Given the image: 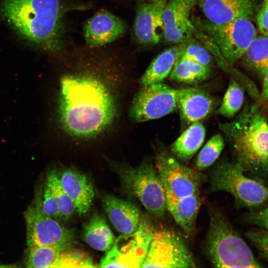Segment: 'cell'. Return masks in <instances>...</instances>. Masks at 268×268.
Returning a JSON list of instances; mask_svg holds the SVG:
<instances>
[{"mask_svg": "<svg viewBox=\"0 0 268 268\" xmlns=\"http://www.w3.org/2000/svg\"><path fill=\"white\" fill-rule=\"evenodd\" d=\"M101 201L105 212L118 232L129 235L137 230L142 216L136 204L110 194L102 195Z\"/></svg>", "mask_w": 268, "mask_h": 268, "instance_id": "obj_17", "label": "cell"}, {"mask_svg": "<svg viewBox=\"0 0 268 268\" xmlns=\"http://www.w3.org/2000/svg\"><path fill=\"white\" fill-rule=\"evenodd\" d=\"M167 0L138 1L133 25L135 41L143 46L157 44L163 39V11Z\"/></svg>", "mask_w": 268, "mask_h": 268, "instance_id": "obj_14", "label": "cell"}, {"mask_svg": "<svg viewBox=\"0 0 268 268\" xmlns=\"http://www.w3.org/2000/svg\"><path fill=\"white\" fill-rule=\"evenodd\" d=\"M244 99V89L237 80L231 78L216 113L232 118L241 109Z\"/></svg>", "mask_w": 268, "mask_h": 268, "instance_id": "obj_26", "label": "cell"}, {"mask_svg": "<svg viewBox=\"0 0 268 268\" xmlns=\"http://www.w3.org/2000/svg\"><path fill=\"white\" fill-rule=\"evenodd\" d=\"M42 198L40 197V205L43 212L48 216L57 219L60 218L59 210L56 197L50 186L45 182Z\"/></svg>", "mask_w": 268, "mask_h": 268, "instance_id": "obj_33", "label": "cell"}, {"mask_svg": "<svg viewBox=\"0 0 268 268\" xmlns=\"http://www.w3.org/2000/svg\"><path fill=\"white\" fill-rule=\"evenodd\" d=\"M246 220L257 227L268 231V206L265 208L252 210L247 215Z\"/></svg>", "mask_w": 268, "mask_h": 268, "instance_id": "obj_34", "label": "cell"}, {"mask_svg": "<svg viewBox=\"0 0 268 268\" xmlns=\"http://www.w3.org/2000/svg\"><path fill=\"white\" fill-rule=\"evenodd\" d=\"M257 20L259 30L263 35L268 36V0L259 10Z\"/></svg>", "mask_w": 268, "mask_h": 268, "instance_id": "obj_35", "label": "cell"}, {"mask_svg": "<svg viewBox=\"0 0 268 268\" xmlns=\"http://www.w3.org/2000/svg\"><path fill=\"white\" fill-rule=\"evenodd\" d=\"M196 265L183 238L173 231L161 228L154 230L141 268H194Z\"/></svg>", "mask_w": 268, "mask_h": 268, "instance_id": "obj_9", "label": "cell"}, {"mask_svg": "<svg viewBox=\"0 0 268 268\" xmlns=\"http://www.w3.org/2000/svg\"><path fill=\"white\" fill-rule=\"evenodd\" d=\"M211 192L230 193L241 206L255 210L268 204V186L248 176L234 162L221 161L210 174Z\"/></svg>", "mask_w": 268, "mask_h": 268, "instance_id": "obj_7", "label": "cell"}, {"mask_svg": "<svg viewBox=\"0 0 268 268\" xmlns=\"http://www.w3.org/2000/svg\"><path fill=\"white\" fill-rule=\"evenodd\" d=\"M209 229L206 248L210 262L217 268H262L252 251L213 206L208 207Z\"/></svg>", "mask_w": 268, "mask_h": 268, "instance_id": "obj_4", "label": "cell"}, {"mask_svg": "<svg viewBox=\"0 0 268 268\" xmlns=\"http://www.w3.org/2000/svg\"><path fill=\"white\" fill-rule=\"evenodd\" d=\"M238 164L248 176L268 186V120L257 103L245 104L232 121L220 123Z\"/></svg>", "mask_w": 268, "mask_h": 268, "instance_id": "obj_3", "label": "cell"}, {"mask_svg": "<svg viewBox=\"0 0 268 268\" xmlns=\"http://www.w3.org/2000/svg\"><path fill=\"white\" fill-rule=\"evenodd\" d=\"M197 0H167L163 11V39L174 45L188 41L197 30L191 17Z\"/></svg>", "mask_w": 268, "mask_h": 268, "instance_id": "obj_13", "label": "cell"}, {"mask_svg": "<svg viewBox=\"0 0 268 268\" xmlns=\"http://www.w3.org/2000/svg\"><path fill=\"white\" fill-rule=\"evenodd\" d=\"M246 236L261 257L268 262V231L257 227L248 231Z\"/></svg>", "mask_w": 268, "mask_h": 268, "instance_id": "obj_32", "label": "cell"}, {"mask_svg": "<svg viewBox=\"0 0 268 268\" xmlns=\"http://www.w3.org/2000/svg\"><path fill=\"white\" fill-rule=\"evenodd\" d=\"M216 104L215 98L204 90L192 87L178 89V109L183 125L188 127L204 120Z\"/></svg>", "mask_w": 268, "mask_h": 268, "instance_id": "obj_16", "label": "cell"}, {"mask_svg": "<svg viewBox=\"0 0 268 268\" xmlns=\"http://www.w3.org/2000/svg\"><path fill=\"white\" fill-rule=\"evenodd\" d=\"M155 168L165 195L180 198L199 193L202 175L182 164L172 154L164 149L159 150Z\"/></svg>", "mask_w": 268, "mask_h": 268, "instance_id": "obj_11", "label": "cell"}, {"mask_svg": "<svg viewBox=\"0 0 268 268\" xmlns=\"http://www.w3.org/2000/svg\"><path fill=\"white\" fill-rule=\"evenodd\" d=\"M211 73V68L180 57L176 62L169 77L176 82L194 84L206 80Z\"/></svg>", "mask_w": 268, "mask_h": 268, "instance_id": "obj_24", "label": "cell"}, {"mask_svg": "<svg viewBox=\"0 0 268 268\" xmlns=\"http://www.w3.org/2000/svg\"><path fill=\"white\" fill-rule=\"evenodd\" d=\"M125 22L112 13L101 10L84 24L83 36L88 47L95 48L110 43L126 32Z\"/></svg>", "mask_w": 268, "mask_h": 268, "instance_id": "obj_15", "label": "cell"}, {"mask_svg": "<svg viewBox=\"0 0 268 268\" xmlns=\"http://www.w3.org/2000/svg\"><path fill=\"white\" fill-rule=\"evenodd\" d=\"M205 19L216 24L251 17L254 10L253 0H197Z\"/></svg>", "mask_w": 268, "mask_h": 268, "instance_id": "obj_19", "label": "cell"}, {"mask_svg": "<svg viewBox=\"0 0 268 268\" xmlns=\"http://www.w3.org/2000/svg\"><path fill=\"white\" fill-rule=\"evenodd\" d=\"M58 172L61 185L73 201L80 215L86 214L94 197L93 185L88 177L73 168H66Z\"/></svg>", "mask_w": 268, "mask_h": 268, "instance_id": "obj_18", "label": "cell"}, {"mask_svg": "<svg viewBox=\"0 0 268 268\" xmlns=\"http://www.w3.org/2000/svg\"><path fill=\"white\" fill-rule=\"evenodd\" d=\"M178 89L162 82L144 86L135 94L129 110L137 123L163 117L178 109Z\"/></svg>", "mask_w": 268, "mask_h": 268, "instance_id": "obj_10", "label": "cell"}, {"mask_svg": "<svg viewBox=\"0 0 268 268\" xmlns=\"http://www.w3.org/2000/svg\"><path fill=\"white\" fill-rule=\"evenodd\" d=\"M224 147V140L220 134L213 135L203 145L196 161L198 170H203L211 165L218 158Z\"/></svg>", "mask_w": 268, "mask_h": 268, "instance_id": "obj_30", "label": "cell"}, {"mask_svg": "<svg viewBox=\"0 0 268 268\" xmlns=\"http://www.w3.org/2000/svg\"><path fill=\"white\" fill-rule=\"evenodd\" d=\"M137 0V1H157V0Z\"/></svg>", "mask_w": 268, "mask_h": 268, "instance_id": "obj_37", "label": "cell"}, {"mask_svg": "<svg viewBox=\"0 0 268 268\" xmlns=\"http://www.w3.org/2000/svg\"><path fill=\"white\" fill-rule=\"evenodd\" d=\"M2 14L22 37L48 53L60 54L65 47L60 0H4Z\"/></svg>", "mask_w": 268, "mask_h": 268, "instance_id": "obj_2", "label": "cell"}, {"mask_svg": "<svg viewBox=\"0 0 268 268\" xmlns=\"http://www.w3.org/2000/svg\"><path fill=\"white\" fill-rule=\"evenodd\" d=\"M83 239L90 247L100 251H108L116 241L105 218L97 213L84 224Z\"/></svg>", "mask_w": 268, "mask_h": 268, "instance_id": "obj_23", "label": "cell"}, {"mask_svg": "<svg viewBox=\"0 0 268 268\" xmlns=\"http://www.w3.org/2000/svg\"><path fill=\"white\" fill-rule=\"evenodd\" d=\"M165 199L166 207L176 223L186 235L192 236L201 203L199 193L180 198L165 195Z\"/></svg>", "mask_w": 268, "mask_h": 268, "instance_id": "obj_20", "label": "cell"}, {"mask_svg": "<svg viewBox=\"0 0 268 268\" xmlns=\"http://www.w3.org/2000/svg\"><path fill=\"white\" fill-rule=\"evenodd\" d=\"M58 114L61 125L68 134L88 138L111 125L116 106L112 94L101 81L68 74L61 79Z\"/></svg>", "mask_w": 268, "mask_h": 268, "instance_id": "obj_1", "label": "cell"}, {"mask_svg": "<svg viewBox=\"0 0 268 268\" xmlns=\"http://www.w3.org/2000/svg\"><path fill=\"white\" fill-rule=\"evenodd\" d=\"M26 229L27 247L70 243L74 232L60 224L57 219L45 214L41 210L40 196L24 212Z\"/></svg>", "mask_w": 268, "mask_h": 268, "instance_id": "obj_12", "label": "cell"}, {"mask_svg": "<svg viewBox=\"0 0 268 268\" xmlns=\"http://www.w3.org/2000/svg\"><path fill=\"white\" fill-rule=\"evenodd\" d=\"M154 229L150 222L142 217L137 230L116 240L113 247L101 259L102 268H139L143 263Z\"/></svg>", "mask_w": 268, "mask_h": 268, "instance_id": "obj_8", "label": "cell"}, {"mask_svg": "<svg viewBox=\"0 0 268 268\" xmlns=\"http://www.w3.org/2000/svg\"><path fill=\"white\" fill-rule=\"evenodd\" d=\"M180 58L192 61L211 69L215 63L214 58L209 51L196 42L194 39L188 41Z\"/></svg>", "mask_w": 268, "mask_h": 268, "instance_id": "obj_31", "label": "cell"}, {"mask_svg": "<svg viewBox=\"0 0 268 268\" xmlns=\"http://www.w3.org/2000/svg\"><path fill=\"white\" fill-rule=\"evenodd\" d=\"M263 76V85L261 96L263 100L268 101V67L261 73Z\"/></svg>", "mask_w": 268, "mask_h": 268, "instance_id": "obj_36", "label": "cell"}, {"mask_svg": "<svg viewBox=\"0 0 268 268\" xmlns=\"http://www.w3.org/2000/svg\"><path fill=\"white\" fill-rule=\"evenodd\" d=\"M205 136V129L201 123L192 124L171 144L172 154L178 160L188 161L201 147Z\"/></svg>", "mask_w": 268, "mask_h": 268, "instance_id": "obj_22", "label": "cell"}, {"mask_svg": "<svg viewBox=\"0 0 268 268\" xmlns=\"http://www.w3.org/2000/svg\"><path fill=\"white\" fill-rule=\"evenodd\" d=\"M70 243L27 247L25 251L24 263L26 268H50L58 255Z\"/></svg>", "mask_w": 268, "mask_h": 268, "instance_id": "obj_25", "label": "cell"}, {"mask_svg": "<svg viewBox=\"0 0 268 268\" xmlns=\"http://www.w3.org/2000/svg\"><path fill=\"white\" fill-rule=\"evenodd\" d=\"M105 160L119 177L123 189L136 197L153 216L163 219L166 208L165 193L152 161L146 159L133 167L107 157Z\"/></svg>", "mask_w": 268, "mask_h": 268, "instance_id": "obj_5", "label": "cell"}, {"mask_svg": "<svg viewBox=\"0 0 268 268\" xmlns=\"http://www.w3.org/2000/svg\"><path fill=\"white\" fill-rule=\"evenodd\" d=\"M192 21L197 31L212 43L228 64L241 60L257 36L251 17L216 24L205 19L193 16Z\"/></svg>", "mask_w": 268, "mask_h": 268, "instance_id": "obj_6", "label": "cell"}, {"mask_svg": "<svg viewBox=\"0 0 268 268\" xmlns=\"http://www.w3.org/2000/svg\"><path fill=\"white\" fill-rule=\"evenodd\" d=\"M46 182L51 188L56 197L60 218L65 221L69 220L74 214L76 208L73 201L62 188L57 171L52 170L49 172Z\"/></svg>", "mask_w": 268, "mask_h": 268, "instance_id": "obj_28", "label": "cell"}, {"mask_svg": "<svg viewBox=\"0 0 268 268\" xmlns=\"http://www.w3.org/2000/svg\"><path fill=\"white\" fill-rule=\"evenodd\" d=\"M92 259L86 253L70 246L62 250L51 267L53 268H95Z\"/></svg>", "mask_w": 268, "mask_h": 268, "instance_id": "obj_29", "label": "cell"}, {"mask_svg": "<svg viewBox=\"0 0 268 268\" xmlns=\"http://www.w3.org/2000/svg\"><path fill=\"white\" fill-rule=\"evenodd\" d=\"M245 63L258 70L261 73L268 67V36H256L245 54Z\"/></svg>", "mask_w": 268, "mask_h": 268, "instance_id": "obj_27", "label": "cell"}, {"mask_svg": "<svg viewBox=\"0 0 268 268\" xmlns=\"http://www.w3.org/2000/svg\"><path fill=\"white\" fill-rule=\"evenodd\" d=\"M188 41L174 44L159 54L151 62L140 79L141 86L162 82L169 76Z\"/></svg>", "mask_w": 268, "mask_h": 268, "instance_id": "obj_21", "label": "cell"}]
</instances>
